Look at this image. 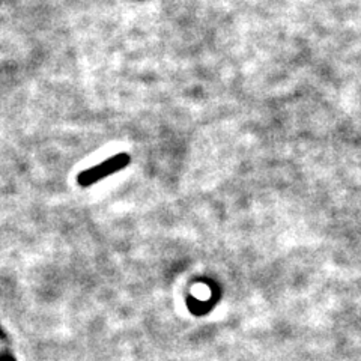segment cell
<instances>
[{
  "label": "cell",
  "instance_id": "1",
  "mask_svg": "<svg viewBox=\"0 0 361 361\" xmlns=\"http://www.w3.org/2000/svg\"><path fill=\"white\" fill-rule=\"evenodd\" d=\"M130 163H131V157L128 154H126V152L116 154L111 158H109V160L78 173L77 183L80 187H90V185L99 183L101 179H104L113 173H118V172L123 171V169H126Z\"/></svg>",
  "mask_w": 361,
  "mask_h": 361
},
{
  "label": "cell",
  "instance_id": "2",
  "mask_svg": "<svg viewBox=\"0 0 361 361\" xmlns=\"http://www.w3.org/2000/svg\"><path fill=\"white\" fill-rule=\"evenodd\" d=\"M0 361H16V358L8 353H0Z\"/></svg>",
  "mask_w": 361,
  "mask_h": 361
},
{
  "label": "cell",
  "instance_id": "3",
  "mask_svg": "<svg viewBox=\"0 0 361 361\" xmlns=\"http://www.w3.org/2000/svg\"><path fill=\"white\" fill-rule=\"evenodd\" d=\"M0 341H4V342H8V337H6L5 331L2 330V326H0Z\"/></svg>",
  "mask_w": 361,
  "mask_h": 361
}]
</instances>
